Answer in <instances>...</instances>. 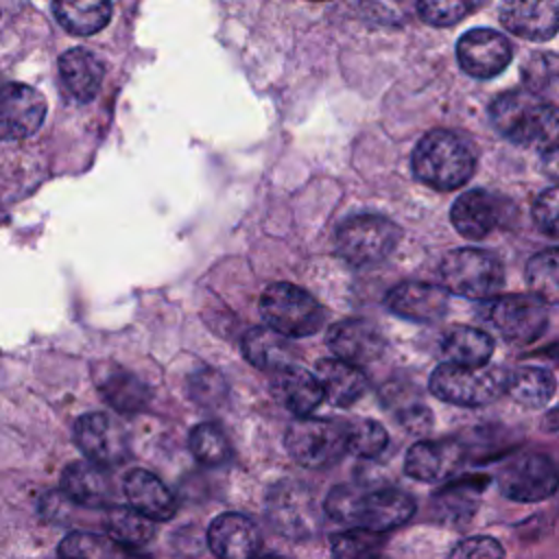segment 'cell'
<instances>
[{"instance_id":"obj_43","label":"cell","mask_w":559,"mask_h":559,"mask_svg":"<svg viewBox=\"0 0 559 559\" xmlns=\"http://www.w3.org/2000/svg\"><path fill=\"white\" fill-rule=\"evenodd\" d=\"M397 419L402 421V426L406 430H413V432H424L430 428V408H426L421 402H411V404H404L400 406L397 411Z\"/></svg>"},{"instance_id":"obj_10","label":"cell","mask_w":559,"mask_h":559,"mask_svg":"<svg viewBox=\"0 0 559 559\" xmlns=\"http://www.w3.org/2000/svg\"><path fill=\"white\" fill-rule=\"evenodd\" d=\"M548 304L533 293H511L489 304V323L509 343L526 345L537 341L548 325Z\"/></svg>"},{"instance_id":"obj_22","label":"cell","mask_w":559,"mask_h":559,"mask_svg":"<svg viewBox=\"0 0 559 559\" xmlns=\"http://www.w3.org/2000/svg\"><path fill=\"white\" fill-rule=\"evenodd\" d=\"M103 76V61L87 48H70L59 57V79L79 103H90L98 94Z\"/></svg>"},{"instance_id":"obj_38","label":"cell","mask_w":559,"mask_h":559,"mask_svg":"<svg viewBox=\"0 0 559 559\" xmlns=\"http://www.w3.org/2000/svg\"><path fill=\"white\" fill-rule=\"evenodd\" d=\"M483 0H417V11L432 26H450L467 17Z\"/></svg>"},{"instance_id":"obj_40","label":"cell","mask_w":559,"mask_h":559,"mask_svg":"<svg viewBox=\"0 0 559 559\" xmlns=\"http://www.w3.org/2000/svg\"><path fill=\"white\" fill-rule=\"evenodd\" d=\"M190 395L201 406H216L218 402L225 400L227 386H225V380L221 378V373H216L212 369H203L190 378Z\"/></svg>"},{"instance_id":"obj_7","label":"cell","mask_w":559,"mask_h":559,"mask_svg":"<svg viewBox=\"0 0 559 559\" xmlns=\"http://www.w3.org/2000/svg\"><path fill=\"white\" fill-rule=\"evenodd\" d=\"M288 454L308 469L334 465L345 452V426L332 419L297 417L284 437Z\"/></svg>"},{"instance_id":"obj_4","label":"cell","mask_w":559,"mask_h":559,"mask_svg":"<svg viewBox=\"0 0 559 559\" xmlns=\"http://www.w3.org/2000/svg\"><path fill=\"white\" fill-rule=\"evenodd\" d=\"M260 314L269 328L288 338L310 336L325 323L323 306L310 293L288 282H275L264 288Z\"/></svg>"},{"instance_id":"obj_1","label":"cell","mask_w":559,"mask_h":559,"mask_svg":"<svg viewBox=\"0 0 559 559\" xmlns=\"http://www.w3.org/2000/svg\"><path fill=\"white\" fill-rule=\"evenodd\" d=\"M323 509L336 522L386 533L415 515V500L395 487L365 489L358 485H338L325 496Z\"/></svg>"},{"instance_id":"obj_19","label":"cell","mask_w":559,"mask_h":559,"mask_svg":"<svg viewBox=\"0 0 559 559\" xmlns=\"http://www.w3.org/2000/svg\"><path fill=\"white\" fill-rule=\"evenodd\" d=\"M210 550L218 559H253L260 550V531L242 513H223L207 528Z\"/></svg>"},{"instance_id":"obj_3","label":"cell","mask_w":559,"mask_h":559,"mask_svg":"<svg viewBox=\"0 0 559 559\" xmlns=\"http://www.w3.org/2000/svg\"><path fill=\"white\" fill-rule=\"evenodd\" d=\"M476 168V155L461 135L437 129L426 133L413 151V170L419 181L437 190L461 188Z\"/></svg>"},{"instance_id":"obj_2","label":"cell","mask_w":559,"mask_h":559,"mask_svg":"<svg viewBox=\"0 0 559 559\" xmlns=\"http://www.w3.org/2000/svg\"><path fill=\"white\" fill-rule=\"evenodd\" d=\"M489 116L493 127L511 142L539 153L559 151V107L537 98L526 90L500 94Z\"/></svg>"},{"instance_id":"obj_28","label":"cell","mask_w":559,"mask_h":559,"mask_svg":"<svg viewBox=\"0 0 559 559\" xmlns=\"http://www.w3.org/2000/svg\"><path fill=\"white\" fill-rule=\"evenodd\" d=\"M57 22L72 35H94L111 17L109 0H52Z\"/></svg>"},{"instance_id":"obj_39","label":"cell","mask_w":559,"mask_h":559,"mask_svg":"<svg viewBox=\"0 0 559 559\" xmlns=\"http://www.w3.org/2000/svg\"><path fill=\"white\" fill-rule=\"evenodd\" d=\"M472 480L450 485L448 489L437 493V507H439L441 515H445V518H463V513H469V511H465V504L474 507V496L485 485V483H472Z\"/></svg>"},{"instance_id":"obj_9","label":"cell","mask_w":559,"mask_h":559,"mask_svg":"<svg viewBox=\"0 0 559 559\" xmlns=\"http://www.w3.org/2000/svg\"><path fill=\"white\" fill-rule=\"evenodd\" d=\"M498 489L515 502H539L559 489V465L544 452L515 456L498 472Z\"/></svg>"},{"instance_id":"obj_30","label":"cell","mask_w":559,"mask_h":559,"mask_svg":"<svg viewBox=\"0 0 559 559\" xmlns=\"http://www.w3.org/2000/svg\"><path fill=\"white\" fill-rule=\"evenodd\" d=\"M445 362L454 365H487L493 354V341L487 332L476 328H452L441 343Z\"/></svg>"},{"instance_id":"obj_37","label":"cell","mask_w":559,"mask_h":559,"mask_svg":"<svg viewBox=\"0 0 559 559\" xmlns=\"http://www.w3.org/2000/svg\"><path fill=\"white\" fill-rule=\"evenodd\" d=\"M59 557L61 559H116V552L109 539L92 533L74 531L61 539Z\"/></svg>"},{"instance_id":"obj_18","label":"cell","mask_w":559,"mask_h":559,"mask_svg":"<svg viewBox=\"0 0 559 559\" xmlns=\"http://www.w3.org/2000/svg\"><path fill=\"white\" fill-rule=\"evenodd\" d=\"M386 306L406 321L432 323L448 312V293L441 286L408 280L386 295Z\"/></svg>"},{"instance_id":"obj_34","label":"cell","mask_w":559,"mask_h":559,"mask_svg":"<svg viewBox=\"0 0 559 559\" xmlns=\"http://www.w3.org/2000/svg\"><path fill=\"white\" fill-rule=\"evenodd\" d=\"M384 535L352 526L349 531L336 533L330 539L332 559H382Z\"/></svg>"},{"instance_id":"obj_24","label":"cell","mask_w":559,"mask_h":559,"mask_svg":"<svg viewBox=\"0 0 559 559\" xmlns=\"http://www.w3.org/2000/svg\"><path fill=\"white\" fill-rule=\"evenodd\" d=\"M61 491L68 500L83 507H105L111 496V480L103 465L92 461L70 463L61 474Z\"/></svg>"},{"instance_id":"obj_41","label":"cell","mask_w":559,"mask_h":559,"mask_svg":"<svg viewBox=\"0 0 559 559\" xmlns=\"http://www.w3.org/2000/svg\"><path fill=\"white\" fill-rule=\"evenodd\" d=\"M535 225L548 234L559 238V186L544 190L533 205Z\"/></svg>"},{"instance_id":"obj_5","label":"cell","mask_w":559,"mask_h":559,"mask_svg":"<svg viewBox=\"0 0 559 559\" xmlns=\"http://www.w3.org/2000/svg\"><path fill=\"white\" fill-rule=\"evenodd\" d=\"M430 391L456 406H485L507 391V371L491 365L443 362L430 376Z\"/></svg>"},{"instance_id":"obj_26","label":"cell","mask_w":559,"mask_h":559,"mask_svg":"<svg viewBox=\"0 0 559 559\" xmlns=\"http://www.w3.org/2000/svg\"><path fill=\"white\" fill-rule=\"evenodd\" d=\"M450 221L454 229L469 238H485L498 225V201L485 190L463 192L450 210Z\"/></svg>"},{"instance_id":"obj_33","label":"cell","mask_w":559,"mask_h":559,"mask_svg":"<svg viewBox=\"0 0 559 559\" xmlns=\"http://www.w3.org/2000/svg\"><path fill=\"white\" fill-rule=\"evenodd\" d=\"M526 284L544 304H559V247L539 251L528 260Z\"/></svg>"},{"instance_id":"obj_23","label":"cell","mask_w":559,"mask_h":559,"mask_svg":"<svg viewBox=\"0 0 559 559\" xmlns=\"http://www.w3.org/2000/svg\"><path fill=\"white\" fill-rule=\"evenodd\" d=\"M314 376L323 389V397L334 406H352L367 391V376L362 369L341 358L319 360Z\"/></svg>"},{"instance_id":"obj_29","label":"cell","mask_w":559,"mask_h":559,"mask_svg":"<svg viewBox=\"0 0 559 559\" xmlns=\"http://www.w3.org/2000/svg\"><path fill=\"white\" fill-rule=\"evenodd\" d=\"M555 376L535 365H524L513 371H507V391L518 404L526 408H542L550 402L555 393Z\"/></svg>"},{"instance_id":"obj_14","label":"cell","mask_w":559,"mask_h":559,"mask_svg":"<svg viewBox=\"0 0 559 559\" xmlns=\"http://www.w3.org/2000/svg\"><path fill=\"white\" fill-rule=\"evenodd\" d=\"M456 59L469 76L489 79L511 63V44L498 31L474 28L459 39Z\"/></svg>"},{"instance_id":"obj_15","label":"cell","mask_w":559,"mask_h":559,"mask_svg":"<svg viewBox=\"0 0 559 559\" xmlns=\"http://www.w3.org/2000/svg\"><path fill=\"white\" fill-rule=\"evenodd\" d=\"M465 461V445L456 439H428L411 445L404 461V472L421 483L450 478Z\"/></svg>"},{"instance_id":"obj_13","label":"cell","mask_w":559,"mask_h":559,"mask_svg":"<svg viewBox=\"0 0 559 559\" xmlns=\"http://www.w3.org/2000/svg\"><path fill=\"white\" fill-rule=\"evenodd\" d=\"M46 118V98L31 85L7 83L0 87V140L33 135Z\"/></svg>"},{"instance_id":"obj_27","label":"cell","mask_w":559,"mask_h":559,"mask_svg":"<svg viewBox=\"0 0 559 559\" xmlns=\"http://www.w3.org/2000/svg\"><path fill=\"white\" fill-rule=\"evenodd\" d=\"M242 354L245 358L264 371H277L286 365H293V347L288 343V336L275 332L273 328H251L242 336Z\"/></svg>"},{"instance_id":"obj_17","label":"cell","mask_w":559,"mask_h":559,"mask_svg":"<svg viewBox=\"0 0 559 559\" xmlns=\"http://www.w3.org/2000/svg\"><path fill=\"white\" fill-rule=\"evenodd\" d=\"M328 347L336 358L362 367L382 356L386 341L373 323L365 319H349L336 323L328 332Z\"/></svg>"},{"instance_id":"obj_21","label":"cell","mask_w":559,"mask_h":559,"mask_svg":"<svg viewBox=\"0 0 559 559\" xmlns=\"http://www.w3.org/2000/svg\"><path fill=\"white\" fill-rule=\"evenodd\" d=\"M129 507L140 511L151 520H170L177 511V500L173 491L151 472L131 469L122 483Z\"/></svg>"},{"instance_id":"obj_46","label":"cell","mask_w":559,"mask_h":559,"mask_svg":"<svg viewBox=\"0 0 559 559\" xmlns=\"http://www.w3.org/2000/svg\"><path fill=\"white\" fill-rule=\"evenodd\" d=\"M262 559H280V557H262Z\"/></svg>"},{"instance_id":"obj_31","label":"cell","mask_w":559,"mask_h":559,"mask_svg":"<svg viewBox=\"0 0 559 559\" xmlns=\"http://www.w3.org/2000/svg\"><path fill=\"white\" fill-rule=\"evenodd\" d=\"M105 526L109 537L127 548H142L155 537V520L142 515L133 507H111Z\"/></svg>"},{"instance_id":"obj_36","label":"cell","mask_w":559,"mask_h":559,"mask_svg":"<svg viewBox=\"0 0 559 559\" xmlns=\"http://www.w3.org/2000/svg\"><path fill=\"white\" fill-rule=\"evenodd\" d=\"M188 443L194 459L205 465H223L231 456V448L225 432L214 424L194 426L188 437Z\"/></svg>"},{"instance_id":"obj_45","label":"cell","mask_w":559,"mask_h":559,"mask_svg":"<svg viewBox=\"0 0 559 559\" xmlns=\"http://www.w3.org/2000/svg\"><path fill=\"white\" fill-rule=\"evenodd\" d=\"M548 155H552V159L548 162V173H550V175H555V177L559 179V151L548 153Z\"/></svg>"},{"instance_id":"obj_6","label":"cell","mask_w":559,"mask_h":559,"mask_svg":"<svg viewBox=\"0 0 559 559\" xmlns=\"http://www.w3.org/2000/svg\"><path fill=\"white\" fill-rule=\"evenodd\" d=\"M439 273L445 290L467 299L496 297L504 284L500 260L483 249H454L443 258Z\"/></svg>"},{"instance_id":"obj_8","label":"cell","mask_w":559,"mask_h":559,"mask_svg":"<svg viewBox=\"0 0 559 559\" xmlns=\"http://www.w3.org/2000/svg\"><path fill=\"white\" fill-rule=\"evenodd\" d=\"M400 227L376 214L347 218L336 234L338 253L352 264H373L384 260L400 242Z\"/></svg>"},{"instance_id":"obj_44","label":"cell","mask_w":559,"mask_h":559,"mask_svg":"<svg viewBox=\"0 0 559 559\" xmlns=\"http://www.w3.org/2000/svg\"><path fill=\"white\" fill-rule=\"evenodd\" d=\"M542 430L548 435L559 437V404L552 406L544 417H542Z\"/></svg>"},{"instance_id":"obj_16","label":"cell","mask_w":559,"mask_h":559,"mask_svg":"<svg viewBox=\"0 0 559 559\" xmlns=\"http://www.w3.org/2000/svg\"><path fill=\"white\" fill-rule=\"evenodd\" d=\"M502 26L524 39L546 41L559 31V0H502Z\"/></svg>"},{"instance_id":"obj_12","label":"cell","mask_w":559,"mask_h":559,"mask_svg":"<svg viewBox=\"0 0 559 559\" xmlns=\"http://www.w3.org/2000/svg\"><path fill=\"white\" fill-rule=\"evenodd\" d=\"M74 441L87 461L118 465L129 456V435L120 421L105 413L81 415L74 424Z\"/></svg>"},{"instance_id":"obj_32","label":"cell","mask_w":559,"mask_h":559,"mask_svg":"<svg viewBox=\"0 0 559 559\" xmlns=\"http://www.w3.org/2000/svg\"><path fill=\"white\" fill-rule=\"evenodd\" d=\"M522 81L526 92L537 98L559 105V55L537 52L522 63Z\"/></svg>"},{"instance_id":"obj_25","label":"cell","mask_w":559,"mask_h":559,"mask_svg":"<svg viewBox=\"0 0 559 559\" xmlns=\"http://www.w3.org/2000/svg\"><path fill=\"white\" fill-rule=\"evenodd\" d=\"M103 400L120 413H140L148 406V386L131 371L118 365H103V371L94 376Z\"/></svg>"},{"instance_id":"obj_11","label":"cell","mask_w":559,"mask_h":559,"mask_svg":"<svg viewBox=\"0 0 559 559\" xmlns=\"http://www.w3.org/2000/svg\"><path fill=\"white\" fill-rule=\"evenodd\" d=\"M266 515L273 528L290 539L310 537L319 528L314 498L310 489L295 480H282L269 491Z\"/></svg>"},{"instance_id":"obj_42","label":"cell","mask_w":559,"mask_h":559,"mask_svg":"<svg viewBox=\"0 0 559 559\" xmlns=\"http://www.w3.org/2000/svg\"><path fill=\"white\" fill-rule=\"evenodd\" d=\"M502 555L504 550L493 537H467L452 548L450 559H502Z\"/></svg>"},{"instance_id":"obj_35","label":"cell","mask_w":559,"mask_h":559,"mask_svg":"<svg viewBox=\"0 0 559 559\" xmlns=\"http://www.w3.org/2000/svg\"><path fill=\"white\" fill-rule=\"evenodd\" d=\"M345 426V448L360 459H376L386 450L389 435L373 419H352Z\"/></svg>"},{"instance_id":"obj_20","label":"cell","mask_w":559,"mask_h":559,"mask_svg":"<svg viewBox=\"0 0 559 559\" xmlns=\"http://www.w3.org/2000/svg\"><path fill=\"white\" fill-rule=\"evenodd\" d=\"M271 391L275 400L297 417L312 413L323 400V389L317 376L297 365H286L273 371Z\"/></svg>"}]
</instances>
